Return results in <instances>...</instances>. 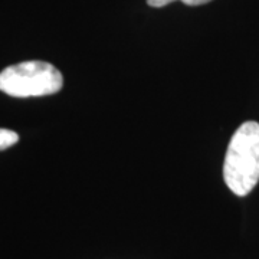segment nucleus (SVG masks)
Returning <instances> with one entry per match:
<instances>
[{"label":"nucleus","mask_w":259,"mask_h":259,"mask_svg":"<svg viewBox=\"0 0 259 259\" xmlns=\"http://www.w3.org/2000/svg\"><path fill=\"white\" fill-rule=\"evenodd\" d=\"M223 180L236 196L249 194L259 182V124L246 121L235 131L223 163Z\"/></svg>","instance_id":"nucleus-1"},{"label":"nucleus","mask_w":259,"mask_h":259,"mask_svg":"<svg viewBox=\"0 0 259 259\" xmlns=\"http://www.w3.org/2000/svg\"><path fill=\"white\" fill-rule=\"evenodd\" d=\"M62 85V74L42 61L10 65L0 72V91L15 98L52 95L59 93Z\"/></svg>","instance_id":"nucleus-2"},{"label":"nucleus","mask_w":259,"mask_h":259,"mask_svg":"<svg viewBox=\"0 0 259 259\" xmlns=\"http://www.w3.org/2000/svg\"><path fill=\"white\" fill-rule=\"evenodd\" d=\"M18 141V133H15V131H12V130L0 128V151L12 147V146H15Z\"/></svg>","instance_id":"nucleus-3"},{"label":"nucleus","mask_w":259,"mask_h":259,"mask_svg":"<svg viewBox=\"0 0 259 259\" xmlns=\"http://www.w3.org/2000/svg\"><path fill=\"white\" fill-rule=\"evenodd\" d=\"M171 2H176V0H147L148 6L151 8H163V6L170 5ZM180 2H183L187 6H200L204 3H209L210 0H180Z\"/></svg>","instance_id":"nucleus-4"}]
</instances>
